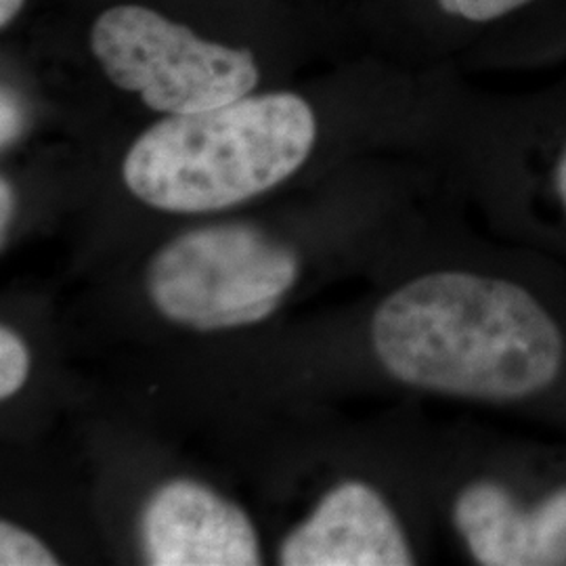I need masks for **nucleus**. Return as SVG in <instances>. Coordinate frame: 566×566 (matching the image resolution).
<instances>
[{
	"instance_id": "nucleus-1",
	"label": "nucleus",
	"mask_w": 566,
	"mask_h": 566,
	"mask_svg": "<svg viewBox=\"0 0 566 566\" xmlns=\"http://www.w3.org/2000/svg\"><path fill=\"white\" fill-rule=\"evenodd\" d=\"M369 348L392 382L510 411L566 439V269L512 243L390 287Z\"/></svg>"
},
{
	"instance_id": "nucleus-2",
	"label": "nucleus",
	"mask_w": 566,
	"mask_h": 566,
	"mask_svg": "<svg viewBox=\"0 0 566 566\" xmlns=\"http://www.w3.org/2000/svg\"><path fill=\"white\" fill-rule=\"evenodd\" d=\"M315 137V114L303 97L245 95L149 126L126 151L122 179L156 210L214 212L290 179L311 156Z\"/></svg>"
},
{
	"instance_id": "nucleus-3",
	"label": "nucleus",
	"mask_w": 566,
	"mask_h": 566,
	"mask_svg": "<svg viewBox=\"0 0 566 566\" xmlns=\"http://www.w3.org/2000/svg\"><path fill=\"white\" fill-rule=\"evenodd\" d=\"M301 273L298 254L248 223L185 231L145 269V290L170 324L221 332L269 319Z\"/></svg>"
},
{
	"instance_id": "nucleus-4",
	"label": "nucleus",
	"mask_w": 566,
	"mask_h": 566,
	"mask_svg": "<svg viewBox=\"0 0 566 566\" xmlns=\"http://www.w3.org/2000/svg\"><path fill=\"white\" fill-rule=\"evenodd\" d=\"M449 521L481 566H566V439L512 437L458 485Z\"/></svg>"
},
{
	"instance_id": "nucleus-5",
	"label": "nucleus",
	"mask_w": 566,
	"mask_h": 566,
	"mask_svg": "<svg viewBox=\"0 0 566 566\" xmlns=\"http://www.w3.org/2000/svg\"><path fill=\"white\" fill-rule=\"evenodd\" d=\"M91 51L118 88L166 116L238 102L259 84L250 51L202 41L142 4L103 11L91 30Z\"/></svg>"
},
{
	"instance_id": "nucleus-6",
	"label": "nucleus",
	"mask_w": 566,
	"mask_h": 566,
	"mask_svg": "<svg viewBox=\"0 0 566 566\" xmlns=\"http://www.w3.org/2000/svg\"><path fill=\"white\" fill-rule=\"evenodd\" d=\"M139 539L151 566L263 565L259 533L243 507L191 479L168 481L147 497Z\"/></svg>"
},
{
	"instance_id": "nucleus-7",
	"label": "nucleus",
	"mask_w": 566,
	"mask_h": 566,
	"mask_svg": "<svg viewBox=\"0 0 566 566\" xmlns=\"http://www.w3.org/2000/svg\"><path fill=\"white\" fill-rule=\"evenodd\" d=\"M418 563L401 516L378 486H332L280 546L283 566H409Z\"/></svg>"
},
{
	"instance_id": "nucleus-8",
	"label": "nucleus",
	"mask_w": 566,
	"mask_h": 566,
	"mask_svg": "<svg viewBox=\"0 0 566 566\" xmlns=\"http://www.w3.org/2000/svg\"><path fill=\"white\" fill-rule=\"evenodd\" d=\"M549 196L554 206L552 214L521 227L510 235V242L537 250L566 269V139L552 164Z\"/></svg>"
},
{
	"instance_id": "nucleus-9",
	"label": "nucleus",
	"mask_w": 566,
	"mask_h": 566,
	"mask_svg": "<svg viewBox=\"0 0 566 566\" xmlns=\"http://www.w3.org/2000/svg\"><path fill=\"white\" fill-rule=\"evenodd\" d=\"M0 565L57 566L60 558L36 535L15 523H0Z\"/></svg>"
},
{
	"instance_id": "nucleus-10",
	"label": "nucleus",
	"mask_w": 566,
	"mask_h": 566,
	"mask_svg": "<svg viewBox=\"0 0 566 566\" xmlns=\"http://www.w3.org/2000/svg\"><path fill=\"white\" fill-rule=\"evenodd\" d=\"M30 376V350L20 334L0 327V399L7 401L20 392Z\"/></svg>"
},
{
	"instance_id": "nucleus-11",
	"label": "nucleus",
	"mask_w": 566,
	"mask_h": 566,
	"mask_svg": "<svg viewBox=\"0 0 566 566\" xmlns=\"http://www.w3.org/2000/svg\"><path fill=\"white\" fill-rule=\"evenodd\" d=\"M437 2L446 13L483 23V21L504 18L510 11L526 4L528 0H437Z\"/></svg>"
},
{
	"instance_id": "nucleus-12",
	"label": "nucleus",
	"mask_w": 566,
	"mask_h": 566,
	"mask_svg": "<svg viewBox=\"0 0 566 566\" xmlns=\"http://www.w3.org/2000/svg\"><path fill=\"white\" fill-rule=\"evenodd\" d=\"M21 126H23V114H21L20 105L4 88L2 91V133H0L2 147L11 145L20 137Z\"/></svg>"
},
{
	"instance_id": "nucleus-13",
	"label": "nucleus",
	"mask_w": 566,
	"mask_h": 566,
	"mask_svg": "<svg viewBox=\"0 0 566 566\" xmlns=\"http://www.w3.org/2000/svg\"><path fill=\"white\" fill-rule=\"evenodd\" d=\"M13 212H15V191L11 187V182L2 177L0 181V231H2V243L7 240V229L11 227L13 221Z\"/></svg>"
},
{
	"instance_id": "nucleus-14",
	"label": "nucleus",
	"mask_w": 566,
	"mask_h": 566,
	"mask_svg": "<svg viewBox=\"0 0 566 566\" xmlns=\"http://www.w3.org/2000/svg\"><path fill=\"white\" fill-rule=\"evenodd\" d=\"M25 0H0V25L7 28L18 18Z\"/></svg>"
}]
</instances>
